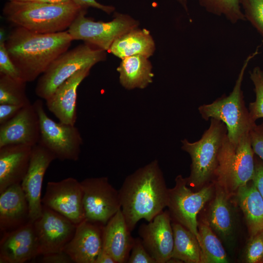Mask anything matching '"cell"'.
Returning a JSON list of instances; mask_svg holds the SVG:
<instances>
[{"label": "cell", "mask_w": 263, "mask_h": 263, "mask_svg": "<svg viewBox=\"0 0 263 263\" xmlns=\"http://www.w3.org/2000/svg\"><path fill=\"white\" fill-rule=\"evenodd\" d=\"M117 68L120 84L126 89H143L152 83L154 74L149 58L135 55L121 59Z\"/></svg>", "instance_id": "cell-24"}, {"label": "cell", "mask_w": 263, "mask_h": 263, "mask_svg": "<svg viewBox=\"0 0 263 263\" xmlns=\"http://www.w3.org/2000/svg\"><path fill=\"white\" fill-rule=\"evenodd\" d=\"M32 147L11 145L0 147V193L21 183L27 171Z\"/></svg>", "instance_id": "cell-20"}, {"label": "cell", "mask_w": 263, "mask_h": 263, "mask_svg": "<svg viewBox=\"0 0 263 263\" xmlns=\"http://www.w3.org/2000/svg\"></svg>", "instance_id": "cell-46"}, {"label": "cell", "mask_w": 263, "mask_h": 263, "mask_svg": "<svg viewBox=\"0 0 263 263\" xmlns=\"http://www.w3.org/2000/svg\"><path fill=\"white\" fill-rule=\"evenodd\" d=\"M73 41L67 30L39 34L15 26L8 34L5 46L21 79L27 83L43 74L56 58L69 49Z\"/></svg>", "instance_id": "cell-1"}, {"label": "cell", "mask_w": 263, "mask_h": 263, "mask_svg": "<svg viewBox=\"0 0 263 263\" xmlns=\"http://www.w3.org/2000/svg\"><path fill=\"white\" fill-rule=\"evenodd\" d=\"M237 199L244 216L250 237L263 231V199L251 180L237 190Z\"/></svg>", "instance_id": "cell-25"}, {"label": "cell", "mask_w": 263, "mask_h": 263, "mask_svg": "<svg viewBox=\"0 0 263 263\" xmlns=\"http://www.w3.org/2000/svg\"><path fill=\"white\" fill-rule=\"evenodd\" d=\"M40 137L38 114L33 104L23 106L12 119L0 125V147L11 145L33 147Z\"/></svg>", "instance_id": "cell-17"}, {"label": "cell", "mask_w": 263, "mask_h": 263, "mask_svg": "<svg viewBox=\"0 0 263 263\" xmlns=\"http://www.w3.org/2000/svg\"><path fill=\"white\" fill-rule=\"evenodd\" d=\"M245 248L244 261L247 263H263V231L250 237Z\"/></svg>", "instance_id": "cell-33"}, {"label": "cell", "mask_w": 263, "mask_h": 263, "mask_svg": "<svg viewBox=\"0 0 263 263\" xmlns=\"http://www.w3.org/2000/svg\"><path fill=\"white\" fill-rule=\"evenodd\" d=\"M74 3L84 9H87L88 7H93L98 9L110 14L113 12L115 8L111 5L102 4L98 2L96 0H72Z\"/></svg>", "instance_id": "cell-39"}, {"label": "cell", "mask_w": 263, "mask_h": 263, "mask_svg": "<svg viewBox=\"0 0 263 263\" xmlns=\"http://www.w3.org/2000/svg\"><path fill=\"white\" fill-rule=\"evenodd\" d=\"M39 255L34 222L3 233L0 242V263H23Z\"/></svg>", "instance_id": "cell-16"}, {"label": "cell", "mask_w": 263, "mask_h": 263, "mask_svg": "<svg viewBox=\"0 0 263 263\" xmlns=\"http://www.w3.org/2000/svg\"><path fill=\"white\" fill-rule=\"evenodd\" d=\"M82 9L72 0L63 3L8 1L2 14L15 26L37 33L52 34L68 30Z\"/></svg>", "instance_id": "cell-3"}, {"label": "cell", "mask_w": 263, "mask_h": 263, "mask_svg": "<svg viewBox=\"0 0 263 263\" xmlns=\"http://www.w3.org/2000/svg\"><path fill=\"white\" fill-rule=\"evenodd\" d=\"M29 221L28 203L20 183L12 185L0 193V229H15Z\"/></svg>", "instance_id": "cell-21"}, {"label": "cell", "mask_w": 263, "mask_h": 263, "mask_svg": "<svg viewBox=\"0 0 263 263\" xmlns=\"http://www.w3.org/2000/svg\"><path fill=\"white\" fill-rule=\"evenodd\" d=\"M55 159L54 154L40 144L32 147L28 169L21 183L28 203L29 220L32 222L41 215L43 180L46 170Z\"/></svg>", "instance_id": "cell-14"}, {"label": "cell", "mask_w": 263, "mask_h": 263, "mask_svg": "<svg viewBox=\"0 0 263 263\" xmlns=\"http://www.w3.org/2000/svg\"><path fill=\"white\" fill-rule=\"evenodd\" d=\"M249 134L253 151L263 162V122L260 124H256Z\"/></svg>", "instance_id": "cell-36"}, {"label": "cell", "mask_w": 263, "mask_h": 263, "mask_svg": "<svg viewBox=\"0 0 263 263\" xmlns=\"http://www.w3.org/2000/svg\"><path fill=\"white\" fill-rule=\"evenodd\" d=\"M91 68L83 69L61 84L46 101L48 110L59 122L75 125L77 119V91Z\"/></svg>", "instance_id": "cell-19"}, {"label": "cell", "mask_w": 263, "mask_h": 263, "mask_svg": "<svg viewBox=\"0 0 263 263\" xmlns=\"http://www.w3.org/2000/svg\"><path fill=\"white\" fill-rule=\"evenodd\" d=\"M263 199V162L255 158V171L252 180Z\"/></svg>", "instance_id": "cell-40"}, {"label": "cell", "mask_w": 263, "mask_h": 263, "mask_svg": "<svg viewBox=\"0 0 263 263\" xmlns=\"http://www.w3.org/2000/svg\"><path fill=\"white\" fill-rule=\"evenodd\" d=\"M120 209L104 225L103 247L115 263H127L133 239Z\"/></svg>", "instance_id": "cell-22"}, {"label": "cell", "mask_w": 263, "mask_h": 263, "mask_svg": "<svg viewBox=\"0 0 263 263\" xmlns=\"http://www.w3.org/2000/svg\"><path fill=\"white\" fill-rule=\"evenodd\" d=\"M210 121L208 128L198 141L181 140V149L188 153L191 160L190 173L187 178L190 187H201L214 177L219 153L227 136L226 127L223 122L214 118Z\"/></svg>", "instance_id": "cell-5"}, {"label": "cell", "mask_w": 263, "mask_h": 263, "mask_svg": "<svg viewBox=\"0 0 263 263\" xmlns=\"http://www.w3.org/2000/svg\"><path fill=\"white\" fill-rule=\"evenodd\" d=\"M26 82L0 75V104L25 106L30 101L26 92Z\"/></svg>", "instance_id": "cell-29"}, {"label": "cell", "mask_w": 263, "mask_h": 263, "mask_svg": "<svg viewBox=\"0 0 263 263\" xmlns=\"http://www.w3.org/2000/svg\"><path fill=\"white\" fill-rule=\"evenodd\" d=\"M104 225L86 219L76 225L73 238L64 249L74 263H95L103 247Z\"/></svg>", "instance_id": "cell-18"}, {"label": "cell", "mask_w": 263, "mask_h": 263, "mask_svg": "<svg viewBox=\"0 0 263 263\" xmlns=\"http://www.w3.org/2000/svg\"><path fill=\"white\" fill-rule=\"evenodd\" d=\"M249 77L254 85L255 99L249 104L248 110L253 122L263 118V70L256 66L249 72Z\"/></svg>", "instance_id": "cell-31"}, {"label": "cell", "mask_w": 263, "mask_h": 263, "mask_svg": "<svg viewBox=\"0 0 263 263\" xmlns=\"http://www.w3.org/2000/svg\"><path fill=\"white\" fill-rule=\"evenodd\" d=\"M0 75L21 79L18 70L9 56L5 42L0 43Z\"/></svg>", "instance_id": "cell-35"}, {"label": "cell", "mask_w": 263, "mask_h": 263, "mask_svg": "<svg viewBox=\"0 0 263 263\" xmlns=\"http://www.w3.org/2000/svg\"><path fill=\"white\" fill-rule=\"evenodd\" d=\"M76 225L42 205L41 216L34 221L39 255L64 251L74 235Z\"/></svg>", "instance_id": "cell-13"}, {"label": "cell", "mask_w": 263, "mask_h": 263, "mask_svg": "<svg viewBox=\"0 0 263 263\" xmlns=\"http://www.w3.org/2000/svg\"><path fill=\"white\" fill-rule=\"evenodd\" d=\"M173 248L171 259L186 263H201V248L196 236L180 224L173 222Z\"/></svg>", "instance_id": "cell-26"}, {"label": "cell", "mask_w": 263, "mask_h": 263, "mask_svg": "<svg viewBox=\"0 0 263 263\" xmlns=\"http://www.w3.org/2000/svg\"><path fill=\"white\" fill-rule=\"evenodd\" d=\"M175 185L169 189L167 207L175 222L180 224L198 237L197 215L205 204L211 198V186L193 191L188 185L187 178L178 175Z\"/></svg>", "instance_id": "cell-10"}, {"label": "cell", "mask_w": 263, "mask_h": 263, "mask_svg": "<svg viewBox=\"0 0 263 263\" xmlns=\"http://www.w3.org/2000/svg\"><path fill=\"white\" fill-rule=\"evenodd\" d=\"M81 183L73 177L47 183L42 204L75 225L85 219Z\"/></svg>", "instance_id": "cell-12"}, {"label": "cell", "mask_w": 263, "mask_h": 263, "mask_svg": "<svg viewBox=\"0 0 263 263\" xmlns=\"http://www.w3.org/2000/svg\"><path fill=\"white\" fill-rule=\"evenodd\" d=\"M23 106L7 103L0 104V125L14 117Z\"/></svg>", "instance_id": "cell-37"}, {"label": "cell", "mask_w": 263, "mask_h": 263, "mask_svg": "<svg viewBox=\"0 0 263 263\" xmlns=\"http://www.w3.org/2000/svg\"><path fill=\"white\" fill-rule=\"evenodd\" d=\"M105 51L84 42L60 55L38 78L36 95L45 100L78 71L92 68L106 58Z\"/></svg>", "instance_id": "cell-6"}, {"label": "cell", "mask_w": 263, "mask_h": 263, "mask_svg": "<svg viewBox=\"0 0 263 263\" xmlns=\"http://www.w3.org/2000/svg\"><path fill=\"white\" fill-rule=\"evenodd\" d=\"M246 20L263 38V0H240Z\"/></svg>", "instance_id": "cell-32"}, {"label": "cell", "mask_w": 263, "mask_h": 263, "mask_svg": "<svg viewBox=\"0 0 263 263\" xmlns=\"http://www.w3.org/2000/svg\"><path fill=\"white\" fill-rule=\"evenodd\" d=\"M82 9L67 31L73 40H81L97 48L108 51L113 41L125 33L137 28L139 22L127 14H114L108 22L95 21L86 17Z\"/></svg>", "instance_id": "cell-8"}, {"label": "cell", "mask_w": 263, "mask_h": 263, "mask_svg": "<svg viewBox=\"0 0 263 263\" xmlns=\"http://www.w3.org/2000/svg\"><path fill=\"white\" fill-rule=\"evenodd\" d=\"M207 222L221 236H229L233 230L232 212L225 191L219 188L209 210Z\"/></svg>", "instance_id": "cell-27"}, {"label": "cell", "mask_w": 263, "mask_h": 263, "mask_svg": "<svg viewBox=\"0 0 263 263\" xmlns=\"http://www.w3.org/2000/svg\"><path fill=\"white\" fill-rule=\"evenodd\" d=\"M255 153L249 133L233 144L225 139L220 149L214 177L225 190L235 191L253 179L255 171Z\"/></svg>", "instance_id": "cell-7"}, {"label": "cell", "mask_w": 263, "mask_h": 263, "mask_svg": "<svg viewBox=\"0 0 263 263\" xmlns=\"http://www.w3.org/2000/svg\"><path fill=\"white\" fill-rule=\"evenodd\" d=\"M182 6L185 11L188 13V0H176Z\"/></svg>", "instance_id": "cell-43"}, {"label": "cell", "mask_w": 263, "mask_h": 263, "mask_svg": "<svg viewBox=\"0 0 263 263\" xmlns=\"http://www.w3.org/2000/svg\"><path fill=\"white\" fill-rule=\"evenodd\" d=\"M80 183L85 219L105 225L121 209L119 191L107 177L88 178Z\"/></svg>", "instance_id": "cell-11"}, {"label": "cell", "mask_w": 263, "mask_h": 263, "mask_svg": "<svg viewBox=\"0 0 263 263\" xmlns=\"http://www.w3.org/2000/svg\"><path fill=\"white\" fill-rule=\"evenodd\" d=\"M197 240L201 248V263H226L229 260L219 239L207 221L198 223Z\"/></svg>", "instance_id": "cell-28"}, {"label": "cell", "mask_w": 263, "mask_h": 263, "mask_svg": "<svg viewBox=\"0 0 263 263\" xmlns=\"http://www.w3.org/2000/svg\"><path fill=\"white\" fill-rule=\"evenodd\" d=\"M33 105L38 114L40 137L38 142L61 161L78 160L83 139L75 125L56 122L49 117L45 111L41 99Z\"/></svg>", "instance_id": "cell-9"}, {"label": "cell", "mask_w": 263, "mask_h": 263, "mask_svg": "<svg viewBox=\"0 0 263 263\" xmlns=\"http://www.w3.org/2000/svg\"><path fill=\"white\" fill-rule=\"evenodd\" d=\"M142 243L156 263H168L173 248L174 236L169 211H162L138 228Z\"/></svg>", "instance_id": "cell-15"}, {"label": "cell", "mask_w": 263, "mask_h": 263, "mask_svg": "<svg viewBox=\"0 0 263 263\" xmlns=\"http://www.w3.org/2000/svg\"><path fill=\"white\" fill-rule=\"evenodd\" d=\"M244 59L231 93L224 94L212 103L198 107L202 118L208 121L214 118L223 122L227 129L230 142L236 144L245 134L250 132L256 124L251 120L244 100L242 84L246 70L250 63L259 53V47Z\"/></svg>", "instance_id": "cell-4"}, {"label": "cell", "mask_w": 263, "mask_h": 263, "mask_svg": "<svg viewBox=\"0 0 263 263\" xmlns=\"http://www.w3.org/2000/svg\"><path fill=\"white\" fill-rule=\"evenodd\" d=\"M38 1L52 3H63L69 2L72 0H35Z\"/></svg>", "instance_id": "cell-42"}, {"label": "cell", "mask_w": 263, "mask_h": 263, "mask_svg": "<svg viewBox=\"0 0 263 263\" xmlns=\"http://www.w3.org/2000/svg\"><path fill=\"white\" fill-rule=\"evenodd\" d=\"M155 50V42L150 32L146 29L137 27L117 38L108 52L121 59L135 55L149 58Z\"/></svg>", "instance_id": "cell-23"}, {"label": "cell", "mask_w": 263, "mask_h": 263, "mask_svg": "<svg viewBox=\"0 0 263 263\" xmlns=\"http://www.w3.org/2000/svg\"><path fill=\"white\" fill-rule=\"evenodd\" d=\"M40 260L44 263H74L70 256L64 251L54 252L42 255Z\"/></svg>", "instance_id": "cell-38"}, {"label": "cell", "mask_w": 263, "mask_h": 263, "mask_svg": "<svg viewBox=\"0 0 263 263\" xmlns=\"http://www.w3.org/2000/svg\"><path fill=\"white\" fill-rule=\"evenodd\" d=\"M128 263H156L143 245L140 237L134 238Z\"/></svg>", "instance_id": "cell-34"}, {"label": "cell", "mask_w": 263, "mask_h": 263, "mask_svg": "<svg viewBox=\"0 0 263 263\" xmlns=\"http://www.w3.org/2000/svg\"><path fill=\"white\" fill-rule=\"evenodd\" d=\"M168 190L156 160L125 178L118 191L121 209L131 231L140 220L150 222L163 210Z\"/></svg>", "instance_id": "cell-2"}, {"label": "cell", "mask_w": 263, "mask_h": 263, "mask_svg": "<svg viewBox=\"0 0 263 263\" xmlns=\"http://www.w3.org/2000/svg\"><path fill=\"white\" fill-rule=\"evenodd\" d=\"M94 263H115L112 256L103 248L97 255Z\"/></svg>", "instance_id": "cell-41"}, {"label": "cell", "mask_w": 263, "mask_h": 263, "mask_svg": "<svg viewBox=\"0 0 263 263\" xmlns=\"http://www.w3.org/2000/svg\"><path fill=\"white\" fill-rule=\"evenodd\" d=\"M8 1H33L35 0H7Z\"/></svg>", "instance_id": "cell-45"}, {"label": "cell", "mask_w": 263, "mask_h": 263, "mask_svg": "<svg viewBox=\"0 0 263 263\" xmlns=\"http://www.w3.org/2000/svg\"><path fill=\"white\" fill-rule=\"evenodd\" d=\"M199 2L207 12L223 16L233 24L246 20L240 0H199Z\"/></svg>", "instance_id": "cell-30"}, {"label": "cell", "mask_w": 263, "mask_h": 263, "mask_svg": "<svg viewBox=\"0 0 263 263\" xmlns=\"http://www.w3.org/2000/svg\"><path fill=\"white\" fill-rule=\"evenodd\" d=\"M7 36H6V33L4 29L2 27L0 29V43L5 42Z\"/></svg>", "instance_id": "cell-44"}]
</instances>
